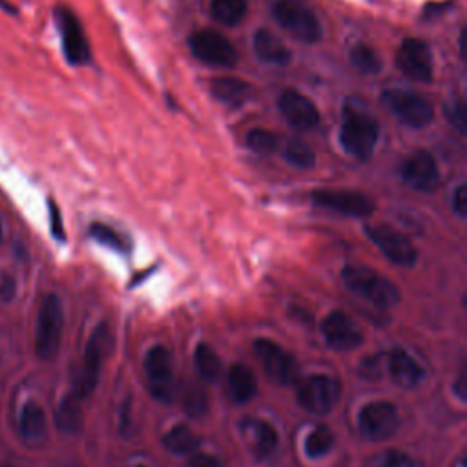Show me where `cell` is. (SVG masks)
Returning <instances> with one entry per match:
<instances>
[{
    "label": "cell",
    "mask_w": 467,
    "mask_h": 467,
    "mask_svg": "<svg viewBox=\"0 0 467 467\" xmlns=\"http://www.w3.org/2000/svg\"><path fill=\"white\" fill-rule=\"evenodd\" d=\"M380 123L363 106L349 101L343 108V119L340 126V144L351 157L358 161H367L380 141Z\"/></svg>",
    "instance_id": "1"
},
{
    "label": "cell",
    "mask_w": 467,
    "mask_h": 467,
    "mask_svg": "<svg viewBox=\"0 0 467 467\" xmlns=\"http://www.w3.org/2000/svg\"><path fill=\"white\" fill-rule=\"evenodd\" d=\"M342 280L353 294L378 309H392L400 303V289L369 267L347 265L342 271Z\"/></svg>",
    "instance_id": "2"
},
{
    "label": "cell",
    "mask_w": 467,
    "mask_h": 467,
    "mask_svg": "<svg viewBox=\"0 0 467 467\" xmlns=\"http://www.w3.org/2000/svg\"><path fill=\"white\" fill-rule=\"evenodd\" d=\"M65 307L57 294H46L35 320V354L43 362H54L63 345Z\"/></svg>",
    "instance_id": "3"
},
{
    "label": "cell",
    "mask_w": 467,
    "mask_h": 467,
    "mask_svg": "<svg viewBox=\"0 0 467 467\" xmlns=\"http://www.w3.org/2000/svg\"><path fill=\"white\" fill-rule=\"evenodd\" d=\"M273 15L287 34L305 45H316L323 37L320 17L303 0H278Z\"/></svg>",
    "instance_id": "4"
},
{
    "label": "cell",
    "mask_w": 467,
    "mask_h": 467,
    "mask_svg": "<svg viewBox=\"0 0 467 467\" xmlns=\"http://www.w3.org/2000/svg\"><path fill=\"white\" fill-rule=\"evenodd\" d=\"M108 343H110V329L106 323H99L88 338V343H86L84 354H83V362H81V369L75 378V385H74L72 392L77 398L86 400L97 389L99 380H101L103 362H104V356L108 351Z\"/></svg>",
    "instance_id": "5"
},
{
    "label": "cell",
    "mask_w": 467,
    "mask_h": 467,
    "mask_svg": "<svg viewBox=\"0 0 467 467\" xmlns=\"http://www.w3.org/2000/svg\"><path fill=\"white\" fill-rule=\"evenodd\" d=\"M298 403L313 414H329L342 398V383L329 374H311L298 382Z\"/></svg>",
    "instance_id": "6"
},
{
    "label": "cell",
    "mask_w": 467,
    "mask_h": 467,
    "mask_svg": "<svg viewBox=\"0 0 467 467\" xmlns=\"http://www.w3.org/2000/svg\"><path fill=\"white\" fill-rule=\"evenodd\" d=\"M382 103L402 124L414 130L429 126L434 119L432 104L414 92L385 90L382 94Z\"/></svg>",
    "instance_id": "7"
},
{
    "label": "cell",
    "mask_w": 467,
    "mask_h": 467,
    "mask_svg": "<svg viewBox=\"0 0 467 467\" xmlns=\"http://www.w3.org/2000/svg\"><path fill=\"white\" fill-rule=\"evenodd\" d=\"M192 55L212 68H234L238 65V50L217 30H199L188 39Z\"/></svg>",
    "instance_id": "8"
},
{
    "label": "cell",
    "mask_w": 467,
    "mask_h": 467,
    "mask_svg": "<svg viewBox=\"0 0 467 467\" xmlns=\"http://www.w3.org/2000/svg\"><path fill=\"white\" fill-rule=\"evenodd\" d=\"M144 374L150 394L163 403H168L175 396V374L174 358L163 345H154L144 356Z\"/></svg>",
    "instance_id": "9"
},
{
    "label": "cell",
    "mask_w": 467,
    "mask_h": 467,
    "mask_svg": "<svg viewBox=\"0 0 467 467\" xmlns=\"http://www.w3.org/2000/svg\"><path fill=\"white\" fill-rule=\"evenodd\" d=\"M367 238L373 245L394 265L409 269L418 262V251L412 242L400 230L389 224H371L365 228Z\"/></svg>",
    "instance_id": "10"
},
{
    "label": "cell",
    "mask_w": 467,
    "mask_h": 467,
    "mask_svg": "<svg viewBox=\"0 0 467 467\" xmlns=\"http://www.w3.org/2000/svg\"><path fill=\"white\" fill-rule=\"evenodd\" d=\"M254 353L271 382L278 385H293L300 380V367L296 358L274 340H256Z\"/></svg>",
    "instance_id": "11"
},
{
    "label": "cell",
    "mask_w": 467,
    "mask_h": 467,
    "mask_svg": "<svg viewBox=\"0 0 467 467\" xmlns=\"http://www.w3.org/2000/svg\"><path fill=\"white\" fill-rule=\"evenodd\" d=\"M400 412L392 402L374 400L365 403L358 412L360 434L371 442H383L396 434Z\"/></svg>",
    "instance_id": "12"
},
{
    "label": "cell",
    "mask_w": 467,
    "mask_h": 467,
    "mask_svg": "<svg viewBox=\"0 0 467 467\" xmlns=\"http://www.w3.org/2000/svg\"><path fill=\"white\" fill-rule=\"evenodd\" d=\"M313 203L318 208H325L347 217L365 219L373 215L376 204L374 201L358 190L347 188H318L313 192Z\"/></svg>",
    "instance_id": "13"
},
{
    "label": "cell",
    "mask_w": 467,
    "mask_h": 467,
    "mask_svg": "<svg viewBox=\"0 0 467 467\" xmlns=\"http://www.w3.org/2000/svg\"><path fill=\"white\" fill-rule=\"evenodd\" d=\"M55 23L61 34V45L66 61L72 66L88 65L92 61V50L79 17L68 6H57Z\"/></svg>",
    "instance_id": "14"
},
{
    "label": "cell",
    "mask_w": 467,
    "mask_h": 467,
    "mask_svg": "<svg viewBox=\"0 0 467 467\" xmlns=\"http://www.w3.org/2000/svg\"><path fill=\"white\" fill-rule=\"evenodd\" d=\"M398 70L414 83H431L434 77V59L427 43L420 39H405L396 54Z\"/></svg>",
    "instance_id": "15"
},
{
    "label": "cell",
    "mask_w": 467,
    "mask_h": 467,
    "mask_svg": "<svg viewBox=\"0 0 467 467\" xmlns=\"http://www.w3.org/2000/svg\"><path fill=\"white\" fill-rule=\"evenodd\" d=\"M322 334L325 343L338 353L356 351L363 343V333L343 311H333L323 318Z\"/></svg>",
    "instance_id": "16"
},
{
    "label": "cell",
    "mask_w": 467,
    "mask_h": 467,
    "mask_svg": "<svg viewBox=\"0 0 467 467\" xmlns=\"http://www.w3.org/2000/svg\"><path fill=\"white\" fill-rule=\"evenodd\" d=\"M278 108L285 121L300 132L314 130L322 119L314 101L294 88H287L282 92L278 99Z\"/></svg>",
    "instance_id": "17"
},
{
    "label": "cell",
    "mask_w": 467,
    "mask_h": 467,
    "mask_svg": "<svg viewBox=\"0 0 467 467\" xmlns=\"http://www.w3.org/2000/svg\"><path fill=\"white\" fill-rule=\"evenodd\" d=\"M402 179L416 192H434L440 184V168L436 159L425 150L414 152L402 164Z\"/></svg>",
    "instance_id": "18"
},
{
    "label": "cell",
    "mask_w": 467,
    "mask_h": 467,
    "mask_svg": "<svg viewBox=\"0 0 467 467\" xmlns=\"http://www.w3.org/2000/svg\"><path fill=\"white\" fill-rule=\"evenodd\" d=\"M385 367L392 383L405 391L420 387L425 380V371L422 363L402 347H394L389 351V354L385 356Z\"/></svg>",
    "instance_id": "19"
},
{
    "label": "cell",
    "mask_w": 467,
    "mask_h": 467,
    "mask_svg": "<svg viewBox=\"0 0 467 467\" xmlns=\"http://www.w3.org/2000/svg\"><path fill=\"white\" fill-rule=\"evenodd\" d=\"M240 431L247 449L260 460L269 458L280 445V434L273 423L262 418H245Z\"/></svg>",
    "instance_id": "20"
},
{
    "label": "cell",
    "mask_w": 467,
    "mask_h": 467,
    "mask_svg": "<svg viewBox=\"0 0 467 467\" xmlns=\"http://www.w3.org/2000/svg\"><path fill=\"white\" fill-rule=\"evenodd\" d=\"M48 429H50V423H48V414L45 407L35 400L26 402L21 407L19 418H17V431L21 440L32 447H39L46 442Z\"/></svg>",
    "instance_id": "21"
},
{
    "label": "cell",
    "mask_w": 467,
    "mask_h": 467,
    "mask_svg": "<svg viewBox=\"0 0 467 467\" xmlns=\"http://www.w3.org/2000/svg\"><path fill=\"white\" fill-rule=\"evenodd\" d=\"M256 57L273 66H287L293 61V52L289 46L271 30H258L254 35Z\"/></svg>",
    "instance_id": "22"
},
{
    "label": "cell",
    "mask_w": 467,
    "mask_h": 467,
    "mask_svg": "<svg viewBox=\"0 0 467 467\" xmlns=\"http://www.w3.org/2000/svg\"><path fill=\"white\" fill-rule=\"evenodd\" d=\"M228 396L236 403L251 402L258 392V380L245 363H234L226 374Z\"/></svg>",
    "instance_id": "23"
},
{
    "label": "cell",
    "mask_w": 467,
    "mask_h": 467,
    "mask_svg": "<svg viewBox=\"0 0 467 467\" xmlns=\"http://www.w3.org/2000/svg\"><path fill=\"white\" fill-rule=\"evenodd\" d=\"M212 97L230 108H238L251 99V86L236 77H217L208 86Z\"/></svg>",
    "instance_id": "24"
},
{
    "label": "cell",
    "mask_w": 467,
    "mask_h": 467,
    "mask_svg": "<svg viewBox=\"0 0 467 467\" xmlns=\"http://www.w3.org/2000/svg\"><path fill=\"white\" fill-rule=\"evenodd\" d=\"M55 425L63 434H77L83 427V400L74 392L63 396L55 409Z\"/></svg>",
    "instance_id": "25"
},
{
    "label": "cell",
    "mask_w": 467,
    "mask_h": 467,
    "mask_svg": "<svg viewBox=\"0 0 467 467\" xmlns=\"http://www.w3.org/2000/svg\"><path fill=\"white\" fill-rule=\"evenodd\" d=\"M163 445L168 452L177 454V456H190L197 452L199 447V438L197 434L188 427V425H174L164 436H163Z\"/></svg>",
    "instance_id": "26"
},
{
    "label": "cell",
    "mask_w": 467,
    "mask_h": 467,
    "mask_svg": "<svg viewBox=\"0 0 467 467\" xmlns=\"http://www.w3.org/2000/svg\"><path fill=\"white\" fill-rule=\"evenodd\" d=\"M249 10L247 0H212L210 12L215 23L223 26H238Z\"/></svg>",
    "instance_id": "27"
},
{
    "label": "cell",
    "mask_w": 467,
    "mask_h": 467,
    "mask_svg": "<svg viewBox=\"0 0 467 467\" xmlns=\"http://www.w3.org/2000/svg\"><path fill=\"white\" fill-rule=\"evenodd\" d=\"M194 362H195L197 374H199V378L203 382L212 383V382H215L219 378V374H221V358L217 356V353L208 343H199L195 347Z\"/></svg>",
    "instance_id": "28"
},
{
    "label": "cell",
    "mask_w": 467,
    "mask_h": 467,
    "mask_svg": "<svg viewBox=\"0 0 467 467\" xmlns=\"http://www.w3.org/2000/svg\"><path fill=\"white\" fill-rule=\"evenodd\" d=\"M349 61L353 65V68L363 75H376L382 72V59L376 55V52L360 43V45H354L349 52Z\"/></svg>",
    "instance_id": "29"
},
{
    "label": "cell",
    "mask_w": 467,
    "mask_h": 467,
    "mask_svg": "<svg viewBox=\"0 0 467 467\" xmlns=\"http://www.w3.org/2000/svg\"><path fill=\"white\" fill-rule=\"evenodd\" d=\"M336 436L327 425H316L305 438V454L309 458H322L334 447Z\"/></svg>",
    "instance_id": "30"
},
{
    "label": "cell",
    "mask_w": 467,
    "mask_h": 467,
    "mask_svg": "<svg viewBox=\"0 0 467 467\" xmlns=\"http://www.w3.org/2000/svg\"><path fill=\"white\" fill-rule=\"evenodd\" d=\"M283 157L289 164L300 170H311L316 164L314 150L302 139H289L283 150Z\"/></svg>",
    "instance_id": "31"
},
{
    "label": "cell",
    "mask_w": 467,
    "mask_h": 467,
    "mask_svg": "<svg viewBox=\"0 0 467 467\" xmlns=\"http://www.w3.org/2000/svg\"><path fill=\"white\" fill-rule=\"evenodd\" d=\"M90 236L97 243H101V245H104V247H108L112 251H117V253H128L130 251L128 242L121 236V234L115 228H112V226H108L104 223H94L90 226Z\"/></svg>",
    "instance_id": "32"
},
{
    "label": "cell",
    "mask_w": 467,
    "mask_h": 467,
    "mask_svg": "<svg viewBox=\"0 0 467 467\" xmlns=\"http://www.w3.org/2000/svg\"><path fill=\"white\" fill-rule=\"evenodd\" d=\"M183 409L190 418H203L208 412V394L201 385H188L184 389Z\"/></svg>",
    "instance_id": "33"
},
{
    "label": "cell",
    "mask_w": 467,
    "mask_h": 467,
    "mask_svg": "<svg viewBox=\"0 0 467 467\" xmlns=\"http://www.w3.org/2000/svg\"><path fill=\"white\" fill-rule=\"evenodd\" d=\"M280 139L274 132L265 128H254L247 134V146L258 155H271L278 150Z\"/></svg>",
    "instance_id": "34"
},
{
    "label": "cell",
    "mask_w": 467,
    "mask_h": 467,
    "mask_svg": "<svg viewBox=\"0 0 467 467\" xmlns=\"http://www.w3.org/2000/svg\"><path fill=\"white\" fill-rule=\"evenodd\" d=\"M443 114L452 128H456L462 135L467 134V108L462 99H452L445 104Z\"/></svg>",
    "instance_id": "35"
},
{
    "label": "cell",
    "mask_w": 467,
    "mask_h": 467,
    "mask_svg": "<svg viewBox=\"0 0 467 467\" xmlns=\"http://www.w3.org/2000/svg\"><path fill=\"white\" fill-rule=\"evenodd\" d=\"M376 467H422L411 454L403 452V451H387Z\"/></svg>",
    "instance_id": "36"
},
{
    "label": "cell",
    "mask_w": 467,
    "mask_h": 467,
    "mask_svg": "<svg viewBox=\"0 0 467 467\" xmlns=\"http://www.w3.org/2000/svg\"><path fill=\"white\" fill-rule=\"evenodd\" d=\"M48 212H50V232L52 236L65 243L66 242V230H65V221H63V214L61 208L57 206V203L54 199L48 201Z\"/></svg>",
    "instance_id": "37"
},
{
    "label": "cell",
    "mask_w": 467,
    "mask_h": 467,
    "mask_svg": "<svg viewBox=\"0 0 467 467\" xmlns=\"http://www.w3.org/2000/svg\"><path fill=\"white\" fill-rule=\"evenodd\" d=\"M382 358L376 354V356H369V358H365L363 362H362V365H360V374H362V378H365V380H378L380 376H382Z\"/></svg>",
    "instance_id": "38"
},
{
    "label": "cell",
    "mask_w": 467,
    "mask_h": 467,
    "mask_svg": "<svg viewBox=\"0 0 467 467\" xmlns=\"http://www.w3.org/2000/svg\"><path fill=\"white\" fill-rule=\"evenodd\" d=\"M451 204H452L454 214H458L460 217H465V214H467V186H465V183H460L454 188Z\"/></svg>",
    "instance_id": "39"
},
{
    "label": "cell",
    "mask_w": 467,
    "mask_h": 467,
    "mask_svg": "<svg viewBox=\"0 0 467 467\" xmlns=\"http://www.w3.org/2000/svg\"><path fill=\"white\" fill-rule=\"evenodd\" d=\"M186 467H223V463L214 454L194 452V454H190Z\"/></svg>",
    "instance_id": "40"
},
{
    "label": "cell",
    "mask_w": 467,
    "mask_h": 467,
    "mask_svg": "<svg viewBox=\"0 0 467 467\" xmlns=\"http://www.w3.org/2000/svg\"><path fill=\"white\" fill-rule=\"evenodd\" d=\"M15 293H17V283L10 274H5L0 278V298L5 302H12L15 298Z\"/></svg>",
    "instance_id": "41"
},
{
    "label": "cell",
    "mask_w": 467,
    "mask_h": 467,
    "mask_svg": "<svg viewBox=\"0 0 467 467\" xmlns=\"http://www.w3.org/2000/svg\"><path fill=\"white\" fill-rule=\"evenodd\" d=\"M0 6H3V10L8 12V14H15V12H17L15 6H12L10 3H6V0H0Z\"/></svg>",
    "instance_id": "42"
},
{
    "label": "cell",
    "mask_w": 467,
    "mask_h": 467,
    "mask_svg": "<svg viewBox=\"0 0 467 467\" xmlns=\"http://www.w3.org/2000/svg\"><path fill=\"white\" fill-rule=\"evenodd\" d=\"M5 240V226H3V219H0V245H3Z\"/></svg>",
    "instance_id": "43"
},
{
    "label": "cell",
    "mask_w": 467,
    "mask_h": 467,
    "mask_svg": "<svg viewBox=\"0 0 467 467\" xmlns=\"http://www.w3.org/2000/svg\"><path fill=\"white\" fill-rule=\"evenodd\" d=\"M0 467H12V465H8V463H5V462H0Z\"/></svg>",
    "instance_id": "44"
},
{
    "label": "cell",
    "mask_w": 467,
    "mask_h": 467,
    "mask_svg": "<svg viewBox=\"0 0 467 467\" xmlns=\"http://www.w3.org/2000/svg\"><path fill=\"white\" fill-rule=\"evenodd\" d=\"M134 467H148V465H143V463H139V465H134Z\"/></svg>",
    "instance_id": "45"
}]
</instances>
